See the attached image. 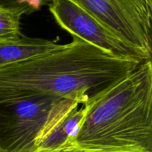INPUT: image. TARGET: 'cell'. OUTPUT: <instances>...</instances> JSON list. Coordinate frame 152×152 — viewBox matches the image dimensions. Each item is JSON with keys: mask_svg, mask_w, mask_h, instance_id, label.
Segmentation results:
<instances>
[{"mask_svg": "<svg viewBox=\"0 0 152 152\" xmlns=\"http://www.w3.org/2000/svg\"><path fill=\"white\" fill-rule=\"evenodd\" d=\"M141 63L73 37L59 50L0 68V106L44 96L75 99L83 105Z\"/></svg>", "mask_w": 152, "mask_h": 152, "instance_id": "6da1fadb", "label": "cell"}, {"mask_svg": "<svg viewBox=\"0 0 152 152\" xmlns=\"http://www.w3.org/2000/svg\"><path fill=\"white\" fill-rule=\"evenodd\" d=\"M68 152H152V62L92 96Z\"/></svg>", "mask_w": 152, "mask_h": 152, "instance_id": "7a4b0ae2", "label": "cell"}, {"mask_svg": "<svg viewBox=\"0 0 152 152\" xmlns=\"http://www.w3.org/2000/svg\"><path fill=\"white\" fill-rule=\"evenodd\" d=\"M70 1L151 60L152 0Z\"/></svg>", "mask_w": 152, "mask_h": 152, "instance_id": "3957f363", "label": "cell"}, {"mask_svg": "<svg viewBox=\"0 0 152 152\" xmlns=\"http://www.w3.org/2000/svg\"><path fill=\"white\" fill-rule=\"evenodd\" d=\"M68 99L34 96L0 106V148L31 152L52 117Z\"/></svg>", "mask_w": 152, "mask_h": 152, "instance_id": "277c9868", "label": "cell"}, {"mask_svg": "<svg viewBox=\"0 0 152 152\" xmlns=\"http://www.w3.org/2000/svg\"><path fill=\"white\" fill-rule=\"evenodd\" d=\"M49 10L61 28L105 53L121 59L148 61L142 53L70 0H51Z\"/></svg>", "mask_w": 152, "mask_h": 152, "instance_id": "5b68a950", "label": "cell"}, {"mask_svg": "<svg viewBox=\"0 0 152 152\" xmlns=\"http://www.w3.org/2000/svg\"><path fill=\"white\" fill-rule=\"evenodd\" d=\"M64 45L22 34L17 39H0V68L62 48Z\"/></svg>", "mask_w": 152, "mask_h": 152, "instance_id": "8992f818", "label": "cell"}, {"mask_svg": "<svg viewBox=\"0 0 152 152\" xmlns=\"http://www.w3.org/2000/svg\"><path fill=\"white\" fill-rule=\"evenodd\" d=\"M28 14L25 7H4L0 6V39H17L20 31L22 16Z\"/></svg>", "mask_w": 152, "mask_h": 152, "instance_id": "52a82bcc", "label": "cell"}, {"mask_svg": "<svg viewBox=\"0 0 152 152\" xmlns=\"http://www.w3.org/2000/svg\"><path fill=\"white\" fill-rule=\"evenodd\" d=\"M45 0H0V6L4 7H25L28 13L40 10Z\"/></svg>", "mask_w": 152, "mask_h": 152, "instance_id": "ba28073f", "label": "cell"}, {"mask_svg": "<svg viewBox=\"0 0 152 152\" xmlns=\"http://www.w3.org/2000/svg\"><path fill=\"white\" fill-rule=\"evenodd\" d=\"M2 151H4V150H2L1 148H0V152H1Z\"/></svg>", "mask_w": 152, "mask_h": 152, "instance_id": "9c48e42d", "label": "cell"}, {"mask_svg": "<svg viewBox=\"0 0 152 152\" xmlns=\"http://www.w3.org/2000/svg\"><path fill=\"white\" fill-rule=\"evenodd\" d=\"M1 152H6V151H2Z\"/></svg>", "mask_w": 152, "mask_h": 152, "instance_id": "30bf717a", "label": "cell"}]
</instances>
